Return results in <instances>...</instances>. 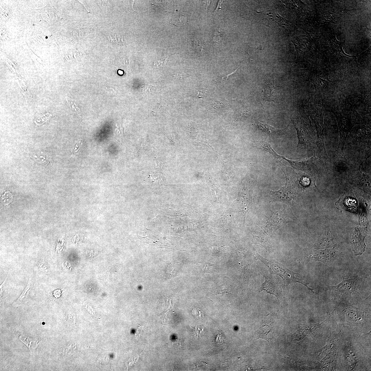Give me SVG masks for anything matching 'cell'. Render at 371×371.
I'll use <instances>...</instances> for the list:
<instances>
[{
	"label": "cell",
	"instance_id": "1",
	"mask_svg": "<svg viewBox=\"0 0 371 371\" xmlns=\"http://www.w3.org/2000/svg\"><path fill=\"white\" fill-rule=\"evenodd\" d=\"M332 112L336 116L339 129V141L336 151L337 157L340 160L345 162L347 160L344 150L347 137L353 127L358 123L361 118L355 110L332 111Z\"/></svg>",
	"mask_w": 371,
	"mask_h": 371
},
{
	"label": "cell",
	"instance_id": "2",
	"mask_svg": "<svg viewBox=\"0 0 371 371\" xmlns=\"http://www.w3.org/2000/svg\"><path fill=\"white\" fill-rule=\"evenodd\" d=\"M258 260L262 262L268 267L271 273L280 276L288 284L299 283L304 285L312 293H315L314 289L308 287L309 283L303 279H299L296 277V275L300 274L289 270L283 265L276 260L272 259H265L261 257L257 253Z\"/></svg>",
	"mask_w": 371,
	"mask_h": 371
},
{
	"label": "cell",
	"instance_id": "3",
	"mask_svg": "<svg viewBox=\"0 0 371 371\" xmlns=\"http://www.w3.org/2000/svg\"><path fill=\"white\" fill-rule=\"evenodd\" d=\"M342 281L339 284L329 286L336 294L350 295L361 290L364 285L366 276L358 273L348 272L342 276Z\"/></svg>",
	"mask_w": 371,
	"mask_h": 371
},
{
	"label": "cell",
	"instance_id": "4",
	"mask_svg": "<svg viewBox=\"0 0 371 371\" xmlns=\"http://www.w3.org/2000/svg\"><path fill=\"white\" fill-rule=\"evenodd\" d=\"M325 109V105L322 101H320L315 107L313 115L317 134V141L316 144L318 147L319 157L320 158L328 159V155L325 145L323 126Z\"/></svg>",
	"mask_w": 371,
	"mask_h": 371
},
{
	"label": "cell",
	"instance_id": "5",
	"mask_svg": "<svg viewBox=\"0 0 371 371\" xmlns=\"http://www.w3.org/2000/svg\"><path fill=\"white\" fill-rule=\"evenodd\" d=\"M265 281L261 286L259 292L264 291L275 296L277 298L279 304L283 295V286L276 279L268 276H265Z\"/></svg>",
	"mask_w": 371,
	"mask_h": 371
},
{
	"label": "cell",
	"instance_id": "6",
	"mask_svg": "<svg viewBox=\"0 0 371 371\" xmlns=\"http://www.w3.org/2000/svg\"><path fill=\"white\" fill-rule=\"evenodd\" d=\"M266 227L270 232L275 231L287 223V216L285 210L272 212L268 216Z\"/></svg>",
	"mask_w": 371,
	"mask_h": 371
},
{
	"label": "cell",
	"instance_id": "7",
	"mask_svg": "<svg viewBox=\"0 0 371 371\" xmlns=\"http://www.w3.org/2000/svg\"><path fill=\"white\" fill-rule=\"evenodd\" d=\"M338 254L332 250L315 251L306 256L309 261H319L326 264L337 259Z\"/></svg>",
	"mask_w": 371,
	"mask_h": 371
},
{
	"label": "cell",
	"instance_id": "8",
	"mask_svg": "<svg viewBox=\"0 0 371 371\" xmlns=\"http://www.w3.org/2000/svg\"><path fill=\"white\" fill-rule=\"evenodd\" d=\"M293 123L297 131L299 138L298 147L303 146L305 147L313 142L312 136L310 132H308L306 127H304L299 122H294Z\"/></svg>",
	"mask_w": 371,
	"mask_h": 371
},
{
	"label": "cell",
	"instance_id": "9",
	"mask_svg": "<svg viewBox=\"0 0 371 371\" xmlns=\"http://www.w3.org/2000/svg\"><path fill=\"white\" fill-rule=\"evenodd\" d=\"M365 237L360 232L355 231L352 234V250L355 255H361L364 252L366 247L364 242Z\"/></svg>",
	"mask_w": 371,
	"mask_h": 371
},
{
	"label": "cell",
	"instance_id": "10",
	"mask_svg": "<svg viewBox=\"0 0 371 371\" xmlns=\"http://www.w3.org/2000/svg\"><path fill=\"white\" fill-rule=\"evenodd\" d=\"M279 88V86L275 84L274 82H267L261 93L264 103L267 101L275 102L277 99Z\"/></svg>",
	"mask_w": 371,
	"mask_h": 371
},
{
	"label": "cell",
	"instance_id": "11",
	"mask_svg": "<svg viewBox=\"0 0 371 371\" xmlns=\"http://www.w3.org/2000/svg\"><path fill=\"white\" fill-rule=\"evenodd\" d=\"M254 242L262 246L269 252L272 251V248L270 238L267 235L260 229L256 230L252 233Z\"/></svg>",
	"mask_w": 371,
	"mask_h": 371
},
{
	"label": "cell",
	"instance_id": "12",
	"mask_svg": "<svg viewBox=\"0 0 371 371\" xmlns=\"http://www.w3.org/2000/svg\"><path fill=\"white\" fill-rule=\"evenodd\" d=\"M260 130L266 133L271 138H277L284 134L286 128L277 129L267 124L265 122L259 121L257 124Z\"/></svg>",
	"mask_w": 371,
	"mask_h": 371
},
{
	"label": "cell",
	"instance_id": "13",
	"mask_svg": "<svg viewBox=\"0 0 371 371\" xmlns=\"http://www.w3.org/2000/svg\"><path fill=\"white\" fill-rule=\"evenodd\" d=\"M315 154L312 157L304 159L292 160L286 158L285 160L288 161L294 168L303 170H310L313 166L314 162L316 160Z\"/></svg>",
	"mask_w": 371,
	"mask_h": 371
},
{
	"label": "cell",
	"instance_id": "14",
	"mask_svg": "<svg viewBox=\"0 0 371 371\" xmlns=\"http://www.w3.org/2000/svg\"><path fill=\"white\" fill-rule=\"evenodd\" d=\"M287 184L282 187L277 191H271L270 194L272 201L281 202L287 203L292 200L293 197L292 194L288 190Z\"/></svg>",
	"mask_w": 371,
	"mask_h": 371
},
{
	"label": "cell",
	"instance_id": "15",
	"mask_svg": "<svg viewBox=\"0 0 371 371\" xmlns=\"http://www.w3.org/2000/svg\"><path fill=\"white\" fill-rule=\"evenodd\" d=\"M274 326L271 322H264L257 331L258 339H263L266 340L268 342L271 340L273 336Z\"/></svg>",
	"mask_w": 371,
	"mask_h": 371
},
{
	"label": "cell",
	"instance_id": "16",
	"mask_svg": "<svg viewBox=\"0 0 371 371\" xmlns=\"http://www.w3.org/2000/svg\"><path fill=\"white\" fill-rule=\"evenodd\" d=\"M257 146L260 148H262L264 150L268 152L272 155H273L276 158L279 159L282 158L285 159L286 158L284 156H282L278 154L273 150L271 144L268 142L263 141L256 142L255 143Z\"/></svg>",
	"mask_w": 371,
	"mask_h": 371
},
{
	"label": "cell",
	"instance_id": "17",
	"mask_svg": "<svg viewBox=\"0 0 371 371\" xmlns=\"http://www.w3.org/2000/svg\"><path fill=\"white\" fill-rule=\"evenodd\" d=\"M213 39L214 42L220 44L223 42V34L222 33L220 28L217 27L215 29L213 33Z\"/></svg>",
	"mask_w": 371,
	"mask_h": 371
},
{
	"label": "cell",
	"instance_id": "18",
	"mask_svg": "<svg viewBox=\"0 0 371 371\" xmlns=\"http://www.w3.org/2000/svg\"><path fill=\"white\" fill-rule=\"evenodd\" d=\"M155 91V87L151 85H145L142 87V92L145 95L153 94Z\"/></svg>",
	"mask_w": 371,
	"mask_h": 371
},
{
	"label": "cell",
	"instance_id": "19",
	"mask_svg": "<svg viewBox=\"0 0 371 371\" xmlns=\"http://www.w3.org/2000/svg\"><path fill=\"white\" fill-rule=\"evenodd\" d=\"M2 201L5 206L8 205L12 201L13 195L9 192H6L1 198Z\"/></svg>",
	"mask_w": 371,
	"mask_h": 371
},
{
	"label": "cell",
	"instance_id": "20",
	"mask_svg": "<svg viewBox=\"0 0 371 371\" xmlns=\"http://www.w3.org/2000/svg\"><path fill=\"white\" fill-rule=\"evenodd\" d=\"M108 1H100L99 3L100 8L104 12H110L112 9V6Z\"/></svg>",
	"mask_w": 371,
	"mask_h": 371
},
{
	"label": "cell",
	"instance_id": "21",
	"mask_svg": "<svg viewBox=\"0 0 371 371\" xmlns=\"http://www.w3.org/2000/svg\"><path fill=\"white\" fill-rule=\"evenodd\" d=\"M250 115V111L246 110H242L239 113L236 117L239 120L242 121L248 117Z\"/></svg>",
	"mask_w": 371,
	"mask_h": 371
},
{
	"label": "cell",
	"instance_id": "22",
	"mask_svg": "<svg viewBox=\"0 0 371 371\" xmlns=\"http://www.w3.org/2000/svg\"><path fill=\"white\" fill-rule=\"evenodd\" d=\"M194 42L195 45V48L196 50L197 51L198 53L201 55L203 48H204V45H203V43L201 42H200L198 40H195Z\"/></svg>",
	"mask_w": 371,
	"mask_h": 371
},
{
	"label": "cell",
	"instance_id": "23",
	"mask_svg": "<svg viewBox=\"0 0 371 371\" xmlns=\"http://www.w3.org/2000/svg\"><path fill=\"white\" fill-rule=\"evenodd\" d=\"M229 104L228 103L226 102H223L217 101V102L214 103L213 105V107L215 109H222L225 108L226 106H228Z\"/></svg>",
	"mask_w": 371,
	"mask_h": 371
},
{
	"label": "cell",
	"instance_id": "24",
	"mask_svg": "<svg viewBox=\"0 0 371 371\" xmlns=\"http://www.w3.org/2000/svg\"><path fill=\"white\" fill-rule=\"evenodd\" d=\"M168 57L161 58V59H158L156 60L155 62V64L157 67H161L164 65L167 62V61L168 59Z\"/></svg>",
	"mask_w": 371,
	"mask_h": 371
},
{
	"label": "cell",
	"instance_id": "25",
	"mask_svg": "<svg viewBox=\"0 0 371 371\" xmlns=\"http://www.w3.org/2000/svg\"><path fill=\"white\" fill-rule=\"evenodd\" d=\"M67 100L69 105L71 106V108L73 110L75 111H79V109L78 106L72 100L67 98Z\"/></svg>",
	"mask_w": 371,
	"mask_h": 371
},
{
	"label": "cell",
	"instance_id": "26",
	"mask_svg": "<svg viewBox=\"0 0 371 371\" xmlns=\"http://www.w3.org/2000/svg\"><path fill=\"white\" fill-rule=\"evenodd\" d=\"M208 91L207 89L201 88L198 89L197 95L198 98L204 97L206 96Z\"/></svg>",
	"mask_w": 371,
	"mask_h": 371
},
{
	"label": "cell",
	"instance_id": "27",
	"mask_svg": "<svg viewBox=\"0 0 371 371\" xmlns=\"http://www.w3.org/2000/svg\"><path fill=\"white\" fill-rule=\"evenodd\" d=\"M192 314L196 318L198 319H201L203 317V315L201 311L198 310V309H194L192 311Z\"/></svg>",
	"mask_w": 371,
	"mask_h": 371
},
{
	"label": "cell",
	"instance_id": "28",
	"mask_svg": "<svg viewBox=\"0 0 371 371\" xmlns=\"http://www.w3.org/2000/svg\"><path fill=\"white\" fill-rule=\"evenodd\" d=\"M240 65H241V64H240L239 66L238 67V68L236 69V70H235V71L233 73H232L231 74L222 76V77L221 78V82H225V81H226L229 76H230L231 75H232L233 74H234V73H235V72H236V71H238V69L240 67Z\"/></svg>",
	"mask_w": 371,
	"mask_h": 371
},
{
	"label": "cell",
	"instance_id": "29",
	"mask_svg": "<svg viewBox=\"0 0 371 371\" xmlns=\"http://www.w3.org/2000/svg\"><path fill=\"white\" fill-rule=\"evenodd\" d=\"M189 76L187 74L183 72H181L176 74V79L181 78H183L187 77Z\"/></svg>",
	"mask_w": 371,
	"mask_h": 371
},
{
	"label": "cell",
	"instance_id": "30",
	"mask_svg": "<svg viewBox=\"0 0 371 371\" xmlns=\"http://www.w3.org/2000/svg\"><path fill=\"white\" fill-rule=\"evenodd\" d=\"M201 328H199V327H197H197H196V328H195V333L196 334V335H197V336H201V335L203 333V332L200 331H201V330H202L203 328H202V329H201Z\"/></svg>",
	"mask_w": 371,
	"mask_h": 371
},
{
	"label": "cell",
	"instance_id": "31",
	"mask_svg": "<svg viewBox=\"0 0 371 371\" xmlns=\"http://www.w3.org/2000/svg\"><path fill=\"white\" fill-rule=\"evenodd\" d=\"M223 1H219V2H218V3L217 4V8L214 11V13L217 12L218 10H220L221 9V5L222 3H223Z\"/></svg>",
	"mask_w": 371,
	"mask_h": 371
},
{
	"label": "cell",
	"instance_id": "32",
	"mask_svg": "<svg viewBox=\"0 0 371 371\" xmlns=\"http://www.w3.org/2000/svg\"><path fill=\"white\" fill-rule=\"evenodd\" d=\"M210 1H204V12L207 11V8L209 6Z\"/></svg>",
	"mask_w": 371,
	"mask_h": 371
},
{
	"label": "cell",
	"instance_id": "33",
	"mask_svg": "<svg viewBox=\"0 0 371 371\" xmlns=\"http://www.w3.org/2000/svg\"><path fill=\"white\" fill-rule=\"evenodd\" d=\"M61 292L60 290H56L53 293V295L56 298L59 297L61 296Z\"/></svg>",
	"mask_w": 371,
	"mask_h": 371
},
{
	"label": "cell",
	"instance_id": "34",
	"mask_svg": "<svg viewBox=\"0 0 371 371\" xmlns=\"http://www.w3.org/2000/svg\"><path fill=\"white\" fill-rule=\"evenodd\" d=\"M81 3H82V4H83V6H84V7H85V8L87 10V12H88L89 13V12H89V7H88V6H87V5H86V3H85V2H81Z\"/></svg>",
	"mask_w": 371,
	"mask_h": 371
}]
</instances>
